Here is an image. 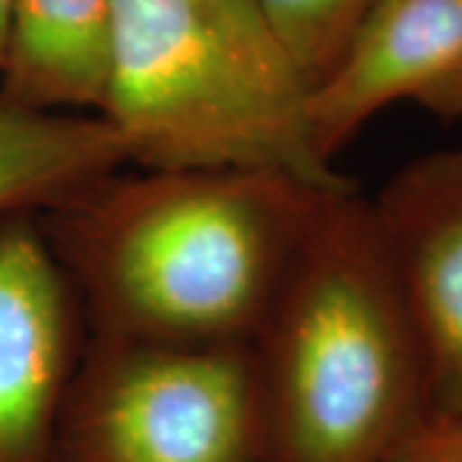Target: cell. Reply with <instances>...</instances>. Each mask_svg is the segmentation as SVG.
<instances>
[{
  "mask_svg": "<svg viewBox=\"0 0 462 462\" xmlns=\"http://www.w3.org/2000/svg\"><path fill=\"white\" fill-rule=\"evenodd\" d=\"M375 3L378 0H260L309 85L337 62Z\"/></svg>",
  "mask_w": 462,
  "mask_h": 462,
  "instance_id": "obj_10",
  "label": "cell"
},
{
  "mask_svg": "<svg viewBox=\"0 0 462 462\" xmlns=\"http://www.w3.org/2000/svg\"><path fill=\"white\" fill-rule=\"evenodd\" d=\"M370 206L421 339L431 409L462 413V144L411 160Z\"/></svg>",
  "mask_w": 462,
  "mask_h": 462,
  "instance_id": "obj_7",
  "label": "cell"
},
{
  "mask_svg": "<svg viewBox=\"0 0 462 462\" xmlns=\"http://www.w3.org/2000/svg\"><path fill=\"white\" fill-rule=\"evenodd\" d=\"M116 0H11L0 93L23 106L100 114Z\"/></svg>",
  "mask_w": 462,
  "mask_h": 462,
  "instance_id": "obj_8",
  "label": "cell"
},
{
  "mask_svg": "<svg viewBox=\"0 0 462 462\" xmlns=\"http://www.w3.org/2000/svg\"><path fill=\"white\" fill-rule=\"evenodd\" d=\"M85 339L78 298L39 216L0 218V462H51Z\"/></svg>",
  "mask_w": 462,
  "mask_h": 462,
  "instance_id": "obj_5",
  "label": "cell"
},
{
  "mask_svg": "<svg viewBox=\"0 0 462 462\" xmlns=\"http://www.w3.org/2000/svg\"><path fill=\"white\" fill-rule=\"evenodd\" d=\"M391 462H462V413H431Z\"/></svg>",
  "mask_w": 462,
  "mask_h": 462,
  "instance_id": "obj_11",
  "label": "cell"
},
{
  "mask_svg": "<svg viewBox=\"0 0 462 462\" xmlns=\"http://www.w3.org/2000/svg\"><path fill=\"white\" fill-rule=\"evenodd\" d=\"M309 90L260 0H116L98 116L132 167L345 182L314 149Z\"/></svg>",
  "mask_w": 462,
  "mask_h": 462,
  "instance_id": "obj_3",
  "label": "cell"
},
{
  "mask_svg": "<svg viewBox=\"0 0 462 462\" xmlns=\"http://www.w3.org/2000/svg\"><path fill=\"white\" fill-rule=\"evenodd\" d=\"M8 11H11V0H0V65H3V51H5V39H8Z\"/></svg>",
  "mask_w": 462,
  "mask_h": 462,
  "instance_id": "obj_12",
  "label": "cell"
},
{
  "mask_svg": "<svg viewBox=\"0 0 462 462\" xmlns=\"http://www.w3.org/2000/svg\"><path fill=\"white\" fill-rule=\"evenodd\" d=\"M345 182L234 167H121L39 224L88 337L252 345L324 193Z\"/></svg>",
  "mask_w": 462,
  "mask_h": 462,
  "instance_id": "obj_1",
  "label": "cell"
},
{
  "mask_svg": "<svg viewBox=\"0 0 462 462\" xmlns=\"http://www.w3.org/2000/svg\"><path fill=\"white\" fill-rule=\"evenodd\" d=\"M416 103L462 118V0H378L337 62L309 90V132L334 157L373 116Z\"/></svg>",
  "mask_w": 462,
  "mask_h": 462,
  "instance_id": "obj_6",
  "label": "cell"
},
{
  "mask_svg": "<svg viewBox=\"0 0 462 462\" xmlns=\"http://www.w3.org/2000/svg\"><path fill=\"white\" fill-rule=\"evenodd\" d=\"M51 462H270L252 346L88 337Z\"/></svg>",
  "mask_w": 462,
  "mask_h": 462,
  "instance_id": "obj_4",
  "label": "cell"
},
{
  "mask_svg": "<svg viewBox=\"0 0 462 462\" xmlns=\"http://www.w3.org/2000/svg\"><path fill=\"white\" fill-rule=\"evenodd\" d=\"M249 346L270 462H391L434 413L421 339L352 182L324 193Z\"/></svg>",
  "mask_w": 462,
  "mask_h": 462,
  "instance_id": "obj_2",
  "label": "cell"
},
{
  "mask_svg": "<svg viewBox=\"0 0 462 462\" xmlns=\"http://www.w3.org/2000/svg\"><path fill=\"white\" fill-rule=\"evenodd\" d=\"M126 165L103 116L44 111L0 93V218L47 214Z\"/></svg>",
  "mask_w": 462,
  "mask_h": 462,
  "instance_id": "obj_9",
  "label": "cell"
}]
</instances>
